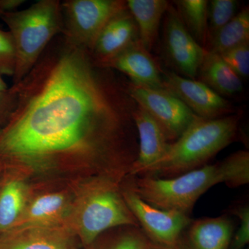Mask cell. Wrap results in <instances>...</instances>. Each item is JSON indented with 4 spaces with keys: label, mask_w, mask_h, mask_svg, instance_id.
<instances>
[{
    "label": "cell",
    "mask_w": 249,
    "mask_h": 249,
    "mask_svg": "<svg viewBox=\"0 0 249 249\" xmlns=\"http://www.w3.org/2000/svg\"><path fill=\"white\" fill-rule=\"evenodd\" d=\"M121 188L126 204L152 242L170 249H186L183 237L193 220L190 216L153 207L124 187L122 182Z\"/></svg>",
    "instance_id": "obj_9"
},
{
    "label": "cell",
    "mask_w": 249,
    "mask_h": 249,
    "mask_svg": "<svg viewBox=\"0 0 249 249\" xmlns=\"http://www.w3.org/2000/svg\"><path fill=\"white\" fill-rule=\"evenodd\" d=\"M196 42L206 49L209 40L207 0H175L172 3Z\"/></svg>",
    "instance_id": "obj_22"
},
{
    "label": "cell",
    "mask_w": 249,
    "mask_h": 249,
    "mask_svg": "<svg viewBox=\"0 0 249 249\" xmlns=\"http://www.w3.org/2000/svg\"><path fill=\"white\" fill-rule=\"evenodd\" d=\"M9 89L7 85L5 83L4 80L1 78V74L0 73V92H4L6 90Z\"/></svg>",
    "instance_id": "obj_30"
},
{
    "label": "cell",
    "mask_w": 249,
    "mask_h": 249,
    "mask_svg": "<svg viewBox=\"0 0 249 249\" xmlns=\"http://www.w3.org/2000/svg\"><path fill=\"white\" fill-rule=\"evenodd\" d=\"M247 42H249V6L241 10L230 22L210 37L206 50L220 55Z\"/></svg>",
    "instance_id": "obj_20"
},
{
    "label": "cell",
    "mask_w": 249,
    "mask_h": 249,
    "mask_svg": "<svg viewBox=\"0 0 249 249\" xmlns=\"http://www.w3.org/2000/svg\"><path fill=\"white\" fill-rule=\"evenodd\" d=\"M103 67L121 72L134 84L165 89L161 67L139 40Z\"/></svg>",
    "instance_id": "obj_15"
},
{
    "label": "cell",
    "mask_w": 249,
    "mask_h": 249,
    "mask_svg": "<svg viewBox=\"0 0 249 249\" xmlns=\"http://www.w3.org/2000/svg\"><path fill=\"white\" fill-rule=\"evenodd\" d=\"M248 249V248H247V249Z\"/></svg>",
    "instance_id": "obj_33"
},
{
    "label": "cell",
    "mask_w": 249,
    "mask_h": 249,
    "mask_svg": "<svg viewBox=\"0 0 249 249\" xmlns=\"http://www.w3.org/2000/svg\"><path fill=\"white\" fill-rule=\"evenodd\" d=\"M31 181L27 173L4 166L0 174V234L13 229L25 209Z\"/></svg>",
    "instance_id": "obj_14"
},
{
    "label": "cell",
    "mask_w": 249,
    "mask_h": 249,
    "mask_svg": "<svg viewBox=\"0 0 249 249\" xmlns=\"http://www.w3.org/2000/svg\"><path fill=\"white\" fill-rule=\"evenodd\" d=\"M62 36L91 53L100 33L113 16L127 7L124 0H66L61 2Z\"/></svg>",
    "instance_id": "obj_6"
},
{
    "label": "cell",
    "mask_w": 249,
    "mask_h": 249,
    "mask_svg": "<svg viewBox=\"0 0 249 249\" xmlns=\"http://www.w3.org/2000/svg\"><path fill=\"white\" fill-rule=\"evenodd\" d=\"M196 79L223 97H235L243 91L242 79L224 61L220 55L206 50Z\"/></svg>",
    "instance_id": "obj_18"
},
{
    "label": "cell",
    "mask_w": 249,
    "mask_h": 249,
    "mask_svg": "<svg viewBox=\"0 0 249 249\" xmlns=\"http://www.w3.org/2000/svg\"><path fill=\"white\" fill-rule=\"evenodd\" d=\"M242 116L239 109L217 119L197 118L176 142H171L161 160L135 176L173 178L204 166L235 140Z\"/></svg>",
    "instance_id": "obj_2"
},
{
    "label": "cell",
    "mask_w": 249,
    "mask_h": 249,
    "mask_svg": "<svg viewBox=\"0 0 249 249\" xmlns=\"http://www.w3.org/2000/svg\"><path fill=\"white\" fill-rule=\"evenodd\" d=\"M1 19L14 39L16 67L13 80L14 85L18 84L35 66L54 37L62 35L61 1L40 0L27 9L8 13Z\"/></svg>",
    "instance_id": "obj_4"
},
{
    "label": "cell",
    "mask_w": 249,
    "mask_h": 249,
    "mask_svg": "<svg viewBox=\"0 0 249 249\" xmlns=\"http://www.w3.org/2000/svg\"><path fill=\"white\" fill-rule=\"evenodd\" d=\"M162 49L168 65L179 76L196 79L206 49L192 37L170 2L164 15Z\"/></svg>",
    "instance_id": "obj_10"
},
{
    "label": "cell",
    "mask_w": 249,
    "mask_h": 249,
    "mask_svg": "<svg viewBox=\"0 0 249 249\" xmlns=\"http://www.w3.org/2000/svg\"><path fill=\"white\" fill-rule=\"evenodd\" d=\"M139 40L138 27L127 6L114 15L106 24L91 54L93 60L103 66Z\"/></svg>",
    "instance_id": "obj_13"
},
{
    "label": "cell",
    "mask_w": 249,
    "mask_h": 249,
    "mask_svg": "<svg viewBox=\"0 0 249 249\" xmlns=\"http://www.w3.org/2000/svg\"><path fill=\"white\" fill-rule=\"evenodd\" d=\"M3 169H4V165H3L2 163L0 162V174H1V171H2Z\"/></svg>",
    "instance_id": "obj_32"
},
{
    "label": "cell",
    "mask_w": 249,
    "mask_h": 249,
    "mask_svg": "<svg viewBox=\"0 0 249 249\" xmlns=\"http://www.w3.org/2000/svg\"><path fill=\"white\" fill-rule=\"evenodd\" d=\"M152 243L142 228L123 226L106 231L82 249H146Z\"/></svg>",
    "instance_id": "obj_21"
},
{
    "label": "cell",
    "mask_w": 249,
    "mask_h": 249,
    "mask_svg": "<svg viewBox=\"0 0 249 249\" xmlns=\"http://www.w3.org/2000/svg\"><path fill=\"white\" fill-rule=\"evenodd\" d=\"M66 226L15 228L0 234V249H82Z\"/></svg>",
    "instance_id": "obj_12"
},
{
    "label": "cell",
    "mask_w": 249,
    "mask_h": 249,
    "mask_svg": "<svg viewBox=\"0 0 249 249\" xmlns=\"http://www.w3.org/2000/svg\"><path fill=\"white\" fill-rule=\"evenodd\" d=\"M225 181V173L218 163L206 165L173 178L127 176L122 184L153 207L190 216L203 194L213 186Z\"/></svg>",
    "instance_id": "obj_5"
},
{
    "label": "cell",
    "mask_w": 249,
    "mask_h": 249,
    "mask_svg": "<svg viewBox=\"0 0 249 249\" xmlns=\"http://www.w3.org/2000/svg\"><path fill=\"white\" fill-rule=\"evenodd\" d=\"M224 61L241 79L249 76V42H245L220 54Z\"/></svg>",
    "instance_id": "obj_25"
},
{
    "label": "cell",
    "mask_w": 249,
    "mask_h": 249,
    "mask_svg": "<svg viewBox=\"0 0 249 249\" xmlns=\"http://www.w3.org/2000/svg\"><path fill=\"white\" fill-rule=\"evenodd\" d=\"M234 224L227 214L192 220L183 235L186 249H229Z\"/></svg>",
    "instance_id": "obj_17"
},
{
    "label": "cell",
    "mask_w": 249,
    "mask_h": 249,
    "mask_svg": "<svg viewBox=\"0 0 249 249\" xmlns=\"http://www.w3.org/2000/svg\"><path fill=\"white\" fill-rule=\"evenodd\" d=\"M127 91L153 118L170 142H176L199 116L166 89H155L125 80Z\"/></svg>",
    "instance_id": "obj_8"
},
{
    "label": "cell",
    "mask_w": 249,
    "mask_h": 249,
    "mask_svg": "<svg viewBox=\"0 0 249 249\" xmlns=\"http://www.w3.org/2000/svg\"><path fill=\"white\" fill-rule=\"evenodd\" d=\"M227 180L225 184L229 188H238L249 183V152L239 150L220 162Z\"/></svg>",
    "instance_id": "obj_23"
},
{
    "label": "cell",
    "mask_w": 249,
    "mask_h": 249,
    "mask_svg": "<svg viewBox=\"0 0 249 249\" xmlns=\"http://www.w3.org/2000/svg\"><path fill=\"white\" fill-rule=\"evenodd\" d=\"M134 120L138 134L139 153L128 176H135L141 170L161 160L171 144L153 118L138 105Z\"/></svg>",
    "instance_id": "obj_16"
},
{
    "label": "cell",
    "mask_w": 249,
    "mask_h": 249,
    "mask_svg": "<svg viewBox=\"0 0 249 249\" xmlns=\"http://www.w3.org/2000/svg\"><path fill=\"white\" fill-rule=\"evenodd\" d=\"M13 85L16 107L0 128L4 166L31 182L128 176L139 153L137 104L115 70L59 35Z\"/></svg>",
    "instance_id": "obj_1"
},
{
    "label": "cell",
    "mask_w": 249,
    "mask_h": 249,
    "mask_svg": "<svg viewBox=\"0 0 249 249\" xmlns=\"http://www.w3.org/2000/svg\"><path fill=\"white\" fill-rule=\"evenodd\" d=\"M16 67V49L9 31L0 29V73L14 76Z\"/></svg>",
    "instance_id": "obj_26"
},
{
    "label": "cell",
    "mask_w": 249,
    "mask_h": 249,
    "mask_svg": "<svg viewBox=\"0 0 249 249\" xmlns=\"http://www.w3.org/2000/svg\"><path fill=\"white\" fill-rule=\"evenodd\" d=\"M146 249H170L168 248H165V247H161V246H160L158 245H156V244L152 242L151 245L149 246Z\"/></svg>",
    "instance_id": "obj_31"
},
{
    "label": "cell",
    "mask_w": 249,
    "mask_h": 249,
    "mask_svg": "<svg viewBox=\"0 0 249 249\" xmlns=\"http://www.w3.org/2000/svg\"><path fill=\"white\" fill-rule=\"evenodd\" d=\"M238 7L239 1L237 0H211L209 1V40L235 17L238 13Z\"/></svg>",
    "instance_id": "obj_24"
},
{
    "label": "cell",
    "mask_w": 249,
    "mask_h": 249,
    "mask_svg": "<svg viewBox=\"0 0 249 249\" xmlns=\"http://www.w3.org/2000/svg\"><path fill=\"white\" fill-rule=\"evenodd\" d=\"M123 181L109 177H94L78 183L66 227L76 235L82 248L114 228L140 227L124 201Z\"/></svg>",
    "instance_id": "obj_3"
},
{
    "label": "cell",
    "mask_w": 249,
    "mask_h": 249,
    "mask_svg": "<svg viewBox=\"0 0 249 249\" xmlns=\"http://www.w3.org/2000/svg\"><path fill=\"white\" fill-rule=\"evenodd\" d=\"M162 75L165 89L179 98L201 119H217L237 111L229 100L199 80L185 78L163 69Z\"/></svg>",
    "instance_id": "obj_11"
},
{
    "label": "cell",
    "mask_w": 249,
    "mask_h": 249,
    "mask_svg": "<svg viewBox=\"0 0 249 249\" xmlns=\"http://www.w3.org/2000/svg\"><path fill=\"white\" fill-rule=\"evenodd\" d=\"M78 183L31 182L25 209L13 229L66 226Z\"/></svg>",
    "instance_id": "obj_7"
},
{
    "label": "cell",
    "mask_w": 249,
    "mask_h": 249,
    "mask_svg": "<svg viewBox=\"0 0 249 249\" xmlns=\"http://www.w3.org/2000/svg\"><path fill=\"white\" fill-rule=\"evenodd\" d=\"M127 6L139 30V41L151 52L158 38L162 18L169 6L166 0H127Z\"/></svg>",
    "instance_id": "obj_19"
},
{
    "label": "cell",
    "mask_w": 249,
    "mask_h": 249,
    "mask_svg": "<svg viewBox=\"0 0 249 249\" xmlns=\"http://www.w3.org/2000/svg\"><path fill=\"white\" fill-rule=\"evenodd\" d=\"M17 94L14 85L0 92V128L6 124L16 107Z\"/></svg>",
    "instance_id": "obj_28"
},
{
    "label": "cell",
    "mask_w": 249,
    "mask_h": 249,
    "mask_svg": "<svg viewBox=\"0 0 249 249\" xmlns=\"http://www.w3.org/2000/svg\"><path fill=\"white\" fill-rule=\"evenodd\" d=\"M232 213L240 219V227L232 236L229 249H245L249 243V206L242 205L234 208Z\"/></svg>",
    "instance_id": "obj_27"
},
{
    "label": "cell",
    "mask_w": 249,
    "mask_h": 249,
    "mask_svg": "<svg viewBox=\"0 0 249 249\" xmlns=\"http://www.w3.org/2000/svg\"><path fill=\"white\" fill-rule=\"evenodd\" d=\"M25 0H0V19L8 13L17 11Z\"/></svg>",
    "instance_id": "obj_29"
}]
</instances>
